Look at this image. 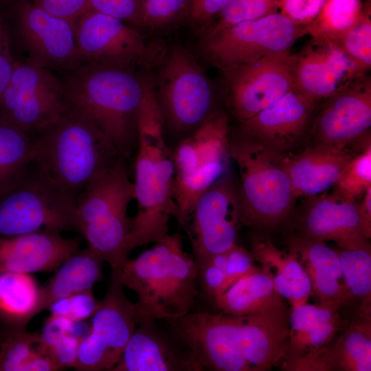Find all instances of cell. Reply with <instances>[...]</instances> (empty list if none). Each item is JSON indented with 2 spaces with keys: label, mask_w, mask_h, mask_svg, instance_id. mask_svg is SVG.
I'll use <instances>...</instances> for the list:
<instances>
[{
  "label": "cell",
  "mask_w": 371,
  "mask_h": 371,
  "mask_svg": "<svg viewBox=\"0 0 371 371\" xmlns=\"http://www.w3.org/2000/svg\"><path fill=\"white\" fill-rule=\"evenodd\" d=\"M289 315L284 302L247 315L190 312L166 321L199 371H267L286 353Z\"/></svg>",
  "instance_id": "obj_1"
},
{
  "label": "cell",
  "mask_w": 371,
  "mask_h": 371,
  "mask_svg": "<svg viewBox=\"0 0 371 371\" xmlns=\"http://www.w3.org/2000/svg\"><path fill=\"white\" fill-rule=\"evenodd\" d=\"M174 176L172 152L165 141L156 91L150 82L144 80L133 182L137 212L124 241L128 256L133 249L157 243L169 234L170 218L178 217L172 194Z\"/></svg>",
  "instance_id": "obj_2"
},
{
  "label": "cell",
  "mask_w": 371,
  "mask_h": 371,
  "mask_svg": "<svg viewBox=\"0 0 371 371\" xmlns=\"http://www.w3.org/2000/svg\"><path fill=\"white\" fill-rule=\"evenodd\" d=\"M119 279L137 295L134 304L138 324L187 315L199 293L198 266L183 250L179 230L135 259H128Z\"/></svg>",
  "instance_id": "obj_3"
},
{
  "label": "cell",
  "mask_w": 371,
  "mask_h": 371,
  "mask_svg": "<svg viewBox=\"0 0 371 371\" xmlns=\"http://www.w3.org/2000/svg\"><path fill=\"white\" fill-rule=\"evenodd\" d=\"M30 138L36 163L75 201L93 178L120 157L109 139L70 102L58 119Z\"/></svg>",
  "instance_id": "obj_4"
},
{
  "label": "cell",
  "mask_w": 371,
  "mask_h": 371,
  "mask_svg": "<svg viewBox=\"0 0 371 371\" xmlns=\"http://www.w3.org/2000/svg\"><path fill=\"white\" fill-rule=\"evenodd\" d=\"M64 83L69 102L86 115L125 159L137 147L144 80L131 69L85 63Z\"/></svg>",
  "instance_id": "obj_5"
},
{
  "label": "cell",
  "mask_w": 371,
  "mask_h": 371,
  "mask_svg": "<svg viewBox=\"0 0 371 371\" xmlns=\"http://www.w3.org/2000/svg\"><path fill=\"white\" fill-rule=\"evenodd\" d=\"M135 199L133 182L128 175L125 158L93 178L76 201L77 231L89 247L101 256L119 274L127 261L124 241L132 226L128 207Z\"/></svg>",
  "instance_id": "obj_6"
},
{
  "label": "cell",
  "mask_w": 371,
  "mask_h": 371,
  "mask_svg": "<svg viewBox=\"0 0 371 371\" xmlns=\"http://www.w3.org/2000/svg\"><path fill=\"white\" fill-rule=\"evenodd\" d=\"M284 154L245 137L229 141V156L240 181L241 224L269 228L289 215L295 198L283 164Z\"/></svg>",
  "instance_id": "obj_7"
},
{
  "label": "cell",
  "mask_w": 371,
  "mask_h": 371,
  "mask_svg": "<svg viewBox=\"0 0 371 371\" xmlns=\"http://www.w3.org/2000/svg\"><path fill=\"white\" fill-rule=\"evenodd\" d=\"M75 207L34 159L0 191V237L77 231Z\"/></svg>",
  "instance_id": "obj_8"
},
{
  "label": "cell",
  "mask_w": 371,
  "mask_h": 371,
  "mask_svg": "<svg viewBox=\"0 0 371 371\" xmlns=\"http://www.w3.org/2000/svg\"><path fill=\"white\" fill-rule=\"evenodd\" d=\"M16 41L31 63L71 71L83 62L79 55L74 21L56 16L30 0H0Z\"/></svg>",
  "instance_id": "obj_9"
},
{
  "label": "cell",
  "mask_w": 371,
  "mask_h": 371,
  "mask_svg": "<svg viewBox=\"0 0 371 371\" xmlns=\"http://www.w3.org/2000/svg\"><path fill=\"white\" fill-rule=\"evenodd\" d=\"M304 28L279 12L208 32L203 41L206 58L223 71L273 54L291 52Z\"/></svg>",
  "instance_id": "obj_10"
},
{
  "label": "cell",
  "mask_w": 371,
  "mask_h": 371,
  "mask_svg": "<svg viewBox=\"0 0 371 371\" xmlns=\"http://www.w3.org/2000/svg\"><path fill=\"white\" fill-rule=\"evenodd\" d=\"M69 103L64 83L50 70L16 58L0 96V118L32 137L58 119Z\"/></svg>",
  "instance_id": "obj_11"
},
{
  "label": "cell",
  "mask_w": 371,
  "mask_h": 371,
  "mask_svg": "<svg viewBox=\"0 0 371 371\" xmlns=\"http://www.w3.org/2000/svg\"><path fill=\"white\" fill-rule=\"evenodd\" d=\"M156 95L163 122L177 133L195 130L213 113V91L194 57L176 46L164 57Z\"/></svg>",
  "instance_id": "obj_12"
},
{
  "label": "cell",
  "mask_w": 371,
  "mask_h": 371,
  "mask_svg": "<svg viewBox=\"0 0 371 371\" xmlns=\"http://www.w3.org/2000/svg\"><path fill=\"white\" fill-rule=\"evenodd\" d=\"M118 274L111 273L106 294L80 342L74 367L78 371L111 370L117 363L138 321Z\"/></svg>",
  "instance_id": "obj_13"
},
{
  "label": "cell",
  "mask_w": 371,
  "mask_h": 371,
  "mask_svg": "<svg viewBox=\"0 0 371 371\" xmlns=\"http://www.w3.org/2000/svg\"><path fill=\"white\" fill-rule=\"evenodd\" d=\"M185 229L197 265L236 244L240 222L239 192L223 177L198 200Z\"/></svg>",
  "instance_id": "obj_14"
},
{
  "label": "cell",
  "mask_w": 371,
  "mask_h": 371,
  "mask_svg": "<svg viewBox=\"0 0 371 371\" xmlns=\"http://www.w3.org/2000/svg\"><path fill=\"white\" fill-rule=\"evenodd\" d=\"M291 89L312 104L335 94L361 75L334 41L311 39L289 59Z\"/></svg>",
  "instance_id": "obj_15"
},
{
  "label": "cell",
  "mask_w": 371,
  "mask_h": 371,
  "mask_svg": "<svg viewBox=\"0 0 371 371\" xmlns=\"http://www.w3.org/2000/svg\"><path fill=\"white\" fill-rule=\"evenodd\" d=\"M74 29L83 63L131 69L155 54L138 31L102 12H86L74 21Z\"/></svg>",
  "instance_id": "obj_16"
},
{
  "label": "cell",
  "mask_w": 371,
  "mask_h": 371,
  "mask_svg": "<svg viewBox=\"0 0 371 371\" xmlns=\"http://www.w3.org/2000/svg\"><path fill=\"white\" fill-rule=\"evenodd\" d=\"M310 131V146L344 150L371 127V80L366 75L322 100Z\"/></svg>",
  "instance_id": "obj_17"
},
{
  "label": "cell",
  "mask_w": 371,
  "mask_h": 371,
  "mask_svg": "<svg viewBox=\"0 0 371 371\" xmlns=\"http://www.w3.org/2000/svg\"><path fill=\"white\" fill-rule=\"evenodd\" d=\"M290 53L267 55L223 71L232 109L240 121L270 106L291 89Z\"/></svg>",
  "instance_id": "obj_18"
},
{
  "label": "cell",
  "mask_w": 371,
  "mask_h": 371,
  "mask_svg": "<svg viewBox=\"0 0 371 371\" xmlns=\"http://www.w3.org/2000/svg\"><path fill=\"white\" fill-rule=\"evenodd\" d=\"M80 238L42 231L0 237V273L51 271L79 249Z\"/></svg>",
  "instance_id": "obj_19"
},
{
  "label": "cell",
  "mask_w": 371,
  "mask_h": 371,
  "mask_svg": "<svg viewBox=\"0 0 371 371\" xmlns=\"http://www.w3.org/2000/svg\"><path fill=\"white\" fill-rule=\"evenodd\" d=\"M313 196L302 217V236L333 240L340 249H370L360 228L356 201L333 194Z\"/></svg>",
  "instance_id": "obj_20"
},
{
  "label": "cell",
  "mask_w": 371,
  "mask_h": 371,
  "mask_svg": "<svg viewBox=\"0 0 371 371\" xmlns=\"http://www.w3.org/2000/svg\"><path fill=\"white\" fill-rule=\"evenodd\" d=\"M315 107L291 89L270 106L241 121L244 137L285 153L302 134Z\"/></svg>",
  "instance_id": "obj_21"
},
{
  "label": "cell",
  "mask_w": 371,
  "mask_h": 371,
  "mask_svg": "<svg viewBox=\"0 0 371 371\" xmlns=\"http://www.w3.org/2000/svg\"><path fill=\"white\" fill-rule=\"evenodd\" d=\"M137 326L112 371H199L189 352L179 350L155 326Z\"/></svg>",
  "instance_id": "obj_22"
},
{
  "label": "cell",
  "mask_w": 371,
  "mask_h": 371,
  "mask_svg": "<svg viewBox=\"0 0 371 371\" xmlns=\"http://www.w3.org/2000/svg\"><path fill=\"white\" fill-rule=\"evenodd\" d=\"M356 154L348 148L337 150L308 146L295 155H283L295 198L313 196L337 181Z\"/></svg>",
  "instance_id": "obj_23"
},
{
  "label": "cell",
  "mask_w": 371,
  "mask_h": 371,
  "mask_svg": "<svg viewBox=\"0 0 371 371\" xmlns=\"http://www.w3.org/2000/svg\"><path fill=\"white\" fill-rule=\"evenodd\" d=\"M228 118L214 112L172 150L175 175L189 174L216 161H229Z\"/></svg>",
  "instance_id": "obj_24"
},
{
  "label": "cell",
  "mask_w": 371,
  "mask_h": 371,
  "mask_svg": "<svg viewBox=\"0 0 371 371\" xmlns=\"http://www.w3.org/2000/svg\"><path fill=\"white\" fill-rule=\"evenodd\" d=\"M104 262L101 256L89 247L74 252L58 267L49 282L40 286L36 314L58 299L91 290L102 279Z\"/></svg>",
  "instance_id": "obj_25"
},
{
  "label": "cell",
  "mask_w": 371,
  "mask_h": 371,
  "mask_svg": "<svg viewBox=\"0 0 371 371\" xmlns=\"http://www.w3.org/2000/svg\"><path fill=\"white\" fill-rule=\"evenodd\" d=\"M284 302L273 286L271 272L262 266L236 281L214 302L220 311L236 316L262 312Z\"/></svg>",
  "instance_id": "obj_26"
},
{
  "label": "cell",
  "mask_w": 371,
  "mask_h": 371,
  "mask_svg": "<svg viewBox=\"0 0 371 371\" xmlns=\"http://www.w3.org/2000/svg\"><path fill=\"white\" fill-rule=\"evenodd\" d=\"M40 286L30 273H0V319L8 329L25 328L36 315Z\"/></svg>",
  "instance_id": "obj_27"
},
{
  "label": "cell",
  "mask_w": 371,
  "mask_h": 371,
  "mask_svg": "<svg viewBox=\"0 0 371 371\" xmlns=\"http://www.w3.org/2000/svg\"><path fill=\"white\" fill-rule=\"evenodd\" d=\"M330 345L332 371L371 370V316L358 311Z\"/></svg>",
  "instance_id": "obj_28"
},
{
  "label": "cell",
  "mask_w": 371,
  "mask_h": 371,
  "mask_svg": "<svg viewBox=\"0 0 371 371\" xmlns=\"http://www.w3.org/2000/svg\"><path fill=\"white\" fill-rule=\"evenodd\" d=\"M35 158L29 135L0 118V191L14 181Z\"/></svg>",
  "instance_id": "obj_29"
},
{
  "label": "cell",
  "mask_w": 371,
  "mask_h": 371,
  "mask_svg": "<svg viewBox=\"0 0 371 371\" xmlns=\"http://www.w3.org/2000/svg\"><path fill=\"white\" fill-rule=\"evenodd\" d=\"M362 0H327L316 18L304 28V35L336 41L358 19Z\"/></svg>",
  "instance_id": "obj_30"
},
{
  "label": "cell",
  "mask_w": 371,
  "mask_h": 371,
  "mask_svg": "<svg viewBox=\"0 0 371 371\" xmlns=\"http://www.w3.org/2000/svg\"><path fill=\"white\" fill-rule=\"evenodd\" d=\"M345 284L353 300H359L357 311L371 316V249H337Z\"/></svg>",
  "instance_id": "obj_31"
},
{
  "label": "cell",
  "mask_w": 371,
  "mask_h": 371,
  "mask_svg": "<svg viewBox=\"0 0 371 371\" xmlns=\"http://www.w3.org/2000/svg\"><path fill=\"white\" fill-rule=\"evenodd\" d=\"M361 75H368L371 68V3L363 4L355 24L337 41Z\"/></svg>",
  "instance_id": "obj_32"
},
{
  "label": "cell",
  "mask_w": 371,
  "mask_h": 371,
  "mask_svg": "<svg viewBox=\"0 0 371 371\" xmlns=\"http://www.w3.org/2000/svg\"><path fill=\"white\" fill-rule=\"evenodd\" d=\"M287 245L289 252L295 254L301 263L339 280L343 278L337 251L330 248L324 241L300 236L291 238Z\"/></svg>",
  "instance_id": "obj_33"
},
{
  "label": "cell",
  "mask_w": 371,
  "mask_h": 371,
  "mask_svg": "<svg viewBox=\"0 0 371 371\" xmlns=\"http://www.w3.org/2000/svg\"><path fill=\"white\" fill-rule=\"evenodd\" d=\"M251 253L255 261L269 269L275 270V273L284 276L291 285L308 278L303 265L293 253L284 254L278 249L269 240H262L252 237Z\"/></svg>",
  "instance_id": "obj_34"
},
{
  "label": "cell",
  "mask_w": 371,
  "mask_h": 371,
  "mask_svg": "<svg viewBox=\"0 0 371 371\" xmlns=\"http://www.w3.org/2000/svg\"><path fill=\"white\" fill-rule=\"evenodd\" d=\"M355 155L334 183L331 194L348 201H356L371 186V143Z\"/></svg>",
  "instance_id": "obj_35"
},
{
  "label": "cell",
  "mask_w": 371,
  "mask_h": 371,
  "mask_svg": "<svg viewBox=\"0 0 371 371\" xmlns=\"http://www.w3.org/2000/svg\"><path fill=\"white\" fill-rule=\"evenodd\" d=\"M346 322L339 315L330 321L316 323L304 330L289 332L288 349L281 362L295 359L311 350L330 344L343 329Z\"/></svg>",
  "instance_id": "obj_36"
},
{
  "label": "cell",
  "mask_w": 371,
  "mask_h": 371,
  "mask_svg": "<svg viewBox=\"0 0 371 371\" xmlns=\"http://www.w3.org/2000/svg\"><path fill=\"white\" fill-rule=\"evenodd\" d=\"M39 341V333L8 329L0 341V371H23Z\"/></svg>",
  "instance_id": "obj_37"
},
{
  "label": "cell",
  "mask_w": 371,
  "mask_h": 371,
  "mask_svg": "<svg viewBox=\"0 0 371 371\" xmlns=\"http://www.w3.org/2000/svg\"><path fill=\"white\" fill-rule=\"evenodd\" d=\"M278 12V0H229L219 12L218 20L208 32L256 19Z\"/></svg>",
  "instance_id": "obj_38"
},
{
  "label": "cell",
  "mask_w": 371,
  "mask_h": 371,
  "mask_svg": "<svg viewBox=\"0 0 371 371\" xmlns=\"http://www.w3.org/2000/svg\"><path fill=\"white\" fill-rule=\"evenodd\" d=\"M303 267L310 278L312 291L319 304L338 311L354 300L346 285L341 283V280L319 272L307 264Z\"/></svg>",
  "instance_id": "obj_39"
},
{
  "label": "cell",
  "mask_w": 371,
  "mask_h": 371,
  "mask_svg": "<svg viewBox=\"0 0 371 371\" xmlns=\"http://www.w3.org/2000/svg\"><path fill=\"white\" fill-rule=\"evenodd\" d=\"M99 302L91 290H88L58 299L48 308L51 315L66 317L74 322H80L92 317Z\"/></svg>",
  "instance_id": "obj_40"
},
{
  "label": "cell",
  "mask_w": 371,
  "mask_h": 371,
  "mask_svg": "<svg viewBox=\"0 0 371 371\" xmlns=\"http://www.w3.org/2000/svg\"><path fill=\"white\" fill-rule=\"evenodd\" d=\"M190 0H144L142 26L158 27L188 13Z\"/></svg>",
  "instance_id": "obj_41"
},
{
  "label": "cell",
  "mask_w": 371,
  "mask_h": 371,
  "mask_svg": "<svg viewBox=\"0 0 371 371\" xmlns=\"http://www.w3.org/2000/svg\"><path fill=\"white\" fill-rule=\"evenodd\" d=\"M90 10L142 26L144 0H89Z\"/></svg>",
  "instance_id": "obj_42"
},
{
  "label": "cell",
  "mask_w": 371,
  "mask_h": 371,
  "mask_svg": "<svg viewBox=\"0 0 371 371\" xmlns=\"http://www.w3.org/2000/svg\"><path fill=\"white\" fill-rule=\"evenodd\" d=\"M339 315L337 311L320 304L313 305L306 302L292 308L289 315V332L304 330L316 323L330 321Z\"/></svg>",
  "instance_id": "obj_43"
},
{
  "label": "cell",
  "mask_w": 371,
  "mask_h": 371,
  "mask_svg": "<svg viewBox=\"0 0 371 371\" xmlns=\"http://www.w3.org/2000/svg\"><path fill=\"white\" fill-rule=\"evenodd\" d=\"M254 261L251 251L236 244L227 251L223 293L240 278L260 269L254 265Z\"/></svg>",
  "instance_id": "obj_44"
},
{
  "label": "cell",
  "mask_w": 371,
  "mask_h": 371,
  "mask_svg": "<svg viewBox=\"0 0 371 371\" xmlns=\"http://www.w3.org/2000/svg\"><path fill=\"white\" fill-rule=\"evenodd\" d=\"M327 0H278V12L304 28L317 16Z\"/></svg>",
  "instance_id": "obj_45"
},
{
  "label": "cell",
  "mask_w": 371,
  "mask_h": 371,
  "mask_svg": "<svg viewBox=\"0 0 371 371\" xmlns=\"http://www.w3.org/2000/svg\"><path fill=\"white\" fill-rule=\"evenodd\" d=\"M12 46L9 21L0 5V96L10 80L16 60L12 53Z\"/></svg>",
  "instance_id": "obj_46"
},
{
  "label": "cell",
  "mask_w": 371,
  "mask_h": 371,
  "mask_svg": "<svg viewBox=\"0 0 371 371\" xmlns=\"http://www.w3.org/2000/svg\"><path fill=\"white\" fill-rule=\"evenodd\" d=\"M80 339L74 334H68L46 349V352L60 370L74 368L78 357Z\"/></svg>",
  "instance_id": "obj_47"
},
{
  "label": "cell",
  "mask_w": 371,
  "mask_h": 371,
  "mask_svg": "<svg viewBox=\"0 0 371 371\" xmlns=\"http://www.w3.org/2000/svg\"><path fill=\"white\" fill-rule=\"evenodd\" d=\"M49 14L75 21L90 10L89 0H30Z\"/></svg>",
  "instance_id": "obj_48"
},
{
  "label": "cell",
  "mask_w": 371,
  "mask_h": 371,
  "mask_svg": "<svg viewBox=\"0 0 371 371\" xmlns=\"http://www.w3.org/2000/svg\"><path fill=\"white\" fill-rule=\"evenodd\" d=\"M76 322L68 317L50 315L46 318L40 335L38 344L43 349L68 334H74Z\"/></svg>",
  "instance_id": "obj_49"
},
{
  "label": "cell",
  "mask_w": 371,
  "mask_h": 371,
  "mask_svg": "<svg viewBox=\"0 0 371 371\" xmlns=\"http://www.w3.org/2000/svg\"><path fill=\"white\" fill-rule=\"evenodd\" d=\"M198 266L199 280L208 297L214 302L223 293L225 273L209 262Z\"/></svg>",
  "instance_id": "obj_50"
},
{
  "label": "cell",
  "mask_w": 371,
  "mask_h": 371,
  "mask_svg": "<svg viewBox=\"0 0 371 371\" xmlns=\"http://www.w3.org/2000/svg\"><path fill=\"white\" fill-rule=\"evenodd\" d=\"M229 0H190L188 13L196 21H205L219 14Z\"/></svg>",
  "instance_id": "obj_51"
},
{
  "label": "cell",
  "mask_w": 371,
  "mask_h": 371,
  "mask_svg": "<svg viewBox=\"0 0 371 371\" xmlns=\"http://www.w3.org/2000/svg\"><path fill=\"white\" fill-rule=\"evenodd\" d=\"M58 370L52 358L38 344L23 368V371H55Z\"/></svg>",
  "instance_id": "obj_52"
},
{
  "label": "cell",
  "mask_w": 371,
  "mask_h": 371,
  "mask_svg": "<svg viewBox=\"0 0 371 371\" xmlns=\"http://www.w3.org/2000/svg\"><path fill=\"white\" fill-rule=\"evenodd\" d=\"M359 225L363 236L368 240L371 238V186L363 196V200L357 205Z\"/></svg>",
  "instance_id": "obj_53"
},
{
  "label": "cell",
  "mask_w": 371,
  "mask_h": 371,
  "mask_svg": "<svg viewBox=\"0 0 371 371\" xmlns=\"http://www.w3.org/2000/svg\"><path fill=\"white\" fill-rule=\"evenodd\" d=\"M273 286L277 293L284 299L291 301V284L284 276L271 275Z\"/></svg>",
  "instance_id": "obj_54"
}]
</instances>
